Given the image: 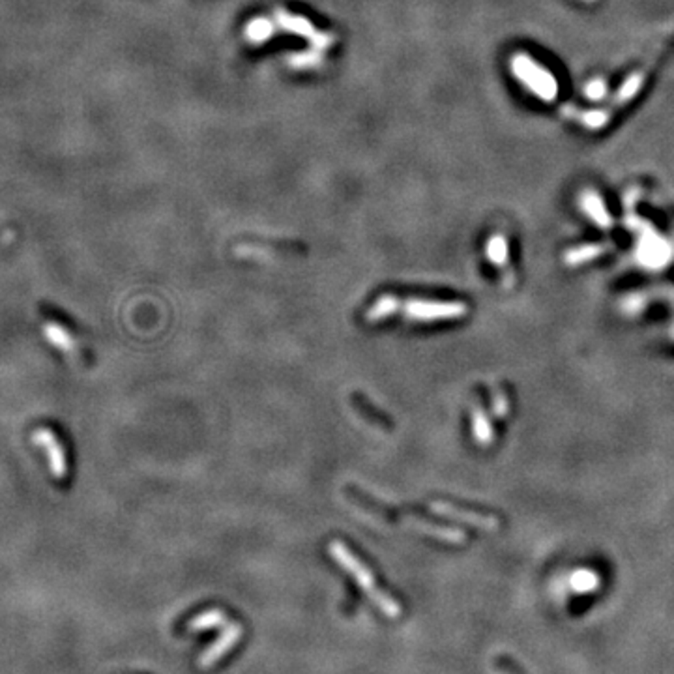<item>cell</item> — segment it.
<instances>
[{
    "label": "cell",
    "mask_w": 674,
    "mask_h": 674,
    "mask_svg": "<svg viewBox=\"0 0 674 674\" xmlns=\"http://www.w3.org/2000/svg\"><path fill=\"white\" fill-rule=\"evenodd\" d=\"M274 32H276V26L268 17H255L245 25V38L253 45L268 42L270 38L274 36Z\"/></svg>",
    "instance_id": "cell-8"
},
{
    "label": "cell",
    "mask_w": 674,
    "mask_h": 674,
    "mask_svg": "<svg viewBox=\"0 0 674 674\" xmlns=\"http://www.w3.org/2000/svg\"><path fill=\"white\" fill-rule=\"evenodd\" d=\"M227 624V616L223 611L220 609H212V611H204L202 614H199L197 618L190 620L188 624V630L190 632H204V630H214V627H220V625Z\"/></svg>",
    "instance_id": "cell-9"
},
{
    "label": "cell",
    "mask_w": 674,
    "mask_h": 674,
    "mask_svg": "<svg viewBox=\"0 0 674 674\" xmlns=\"http://www.w3.org/2000/svg\"><path fill=\"white\" fill-rule=\"evenodd\" d=\"M508 411H509V404L506 395H504L502 392H493V412H495L497 416L502 418L508 414Z\"/></svg>",
    "instance_id": "cell-15"
},
{
    "label": "cell",
    "mask_w": 674,
    "mask_h": 674,
    "mask_svg": "<svg viewBox=\"0 0 674 674\" xmlns=\"http://www.w3.org/2000/svg\"><path fill=\"white\" fill-rule=\"evenodd\" d=\"M429 508L433 513L441 515V517H447V519H454V521H461L466 523V525H472V527L482 528L485 532H495L498 528V519L495 517H489V515H482V513H474V511H466V509H461L454 504H446V502H431Z\"/></svg>",
    "instance_id": "cell-4"
},
{
    "label": "cell",
    "mask_w": 674,
    "mask_h": 674,
    "mask_svg": "<svg viewBox=\"0 0 674 674\" xmlns=\"http://www.w3.org/2000/svg\"><path fill=\"white\" fill-rule=\"evenodd\" d=\"M276 21H277V25L281 26L285 32L307 40L313 49L324 51V49H330L331 45H334V36H331V34L319 31L317 26H313L311 23H309L306 17H302V15H296V13H290L287 12V10H281V8H279V10H276Z\"/></svg>",
    "instance_id": "cell-3"
},
{
    "label": "cell",
    "mask_w": 674,
    "mask_h": 674,
    "mask_svg": "<svg viewBox=\"0 0 674 674\" xmlns=\"http://www.w3.org/2000/svg\"><path fill=\"white\" fill-rule=\"evenodd\" d=\"M242 635H244V627H242V624H229L227 627L221 632L217 641H215V643L212 644L204 654H202L201 659H199V665H201L202 668L214 667L221 657L234 648V644L238 643L240 639H242Z\"/></svg>",
    "instance_id": "cell-5"
},
{
    "label": "cell",
    "mask_w": 674,
    "mask_h": 674,
    "mask_svg": "<svg viewBox=\"0 0 674 674\" xmlns=\"http://www.w3.org/2000/svg\"><path fill=\"white\" fill-rule=\"evenodd\" d=\"M401 309H403L404 317L412 320H423V322L461 319L468 311V307L463 302H425L418 300V298L404 302Z\"/></svg>",
    "instance_id": "cell-2"
},
{
    "label": "cell",
    "mask_w": 674,
    "mask_h": 674,
    "mask_svg": "<svg viewBox=\"0 0 674 674\" xmlns=\"http://www.w3.org/2000/svg\"><path fill=\"white\" fill-rule=\"evenodd\" d=\"M605 252V247L601 245H586V247H579L575 252H570L566 255V263L568 264H581L584 261H590V258L598 257L600 253Z\"/></svg>",
    "instance_id": "cell-12"
},
{
    "label": "cell",
    "mask_w": 674,
    "mask_h": 674,
    "mask_svg": "<svg viewBox=\"0 0 674 674\" xmlns=\"http://www.w3.org/2000/svg\"><path fill=\"white\" fill-rule=\"evenodd\" d=\"M288 66L296 67V69H313V67L322 66V55L319 51H302V53H295L287 58Z\"/></svg>",
    "instance_id": "cell-11"
},
{
    "label": "cell",
    "mask_w": 674,
    "mask_h": 674,
    "mask_svg": "<svg viewBox=\"0 0 674 674\" xmlns=\"http://www.w3.org/2000/svg\"><path fill=\"white\" fill-rule=\"evenodd\" d=\"M573 589L579 590V592H589V590L595 589L598 586V577L592 573V571H577L573 575Z\"/></svg>",
    "instance_id": "cell-14"
},
{
    "label": "cell",
    "mask_w": 674,
    "mask_h": 674,
    "mask_svg": "<svg viewBox=\"0 0 674 674\" xmlns=\"http://www.w3.org/2000/svg\"><path fill=\"white\" fill-rule=\"evenodd\" d=\"M401 309V298L393 295H382L379 300L375 302L373 306L369 307L368 313H365V320L368 322H380V320L388 319L392 317L393 313Z\"/></svg>",
    "instance_id": "cell-7"
},
{
    "label": "cell",
    "mask_w": 674,
    "mask_h": 674,
    "mask_svg": "<svg viewBox=\"0 0 674 674\" xmlns=\"http://www.w3.org/2000/svg\"><path fill=\"white\" fill-rule=\"evenodd\" d=\"M328 552L331 554V558L336 560L337 564L341 566L345 571H349L352 579L358 582V586L369 595V600L373 601L375 605L379 607L382 613L386 614L388 618H397L401 614V605L397 601L393 600L392 595H388L386 592H382L379 589V584L375 581L373 573L369 570L368 566L363 564L360 558L356 557L354 552L350 551L349 547L345 545L343 541H331L328 545Z\"/></svg>",
    "instance_id": "cell-1"
},
{
    "label": "cell",
    "mask_w": 674,
    "mask_h": 674,
    "mask_svg": "<svg viewBox=\"0 0 674 674\" xmlns=\"http://www.w3.org/2000/svg\"><path fill=\"white\" fill-rule=\"evenodd\" d=\"M472 431H474V438L478 444H491L493 442V427L487 414L482 409H474L472 412Z\"/></svg>",
    "instance_id": "cell-10"
},
{
    "label": "cell",
    "mask_w": 674,
    "mask_h": 674,
    "mask_svg": "<svg viewBox=\"0 0 674 674\" xmlns=\"http://www.w3.org/2000/svg\"><path fill=\"white\" fill-rule=\"evenodd\" d=\"M399 523H401V527L411 528V530H416V532L427 534V536H433V538L447 541V543H465L466 539V536L461 530L447 527H436L433 523L420 519V517H412V515H403L399 519Z\"/></svg>",
    "instance_id": "cell-6"
},
{
    "label": "cell",
    "mask_w": 674,
    "mask_h": 674,
    "mask_svg": "<svg viewBox=\"0 0 674 674\" xmlns=\"http://www.w3.org/2000/svg\"><path fill=\"white\" fill-rule=\"evenodd\" d=\"M506 253H508L506 240H504L502 236H493L489 245H487V255H489L491 263L502 266V264L506 263Z\"/></svg>",
    "instance_id": "cell-13"
}]
</instances>
